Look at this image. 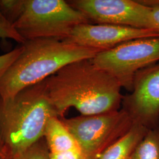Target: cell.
<instances>
[{
    "instance_id": "6da1fadb",
    "label": "cell",
    "mask_w": 159,
    "mask_h": 159,
    "mask_svg": "<svg viewBox=\"0 0 159 159\" xmlns=\"http://www.w3.org/2000/svg\"><path fill=\"white\" fill-rule=\"evenodd\" d=\"M45 81L60 118L70 107L83 116L117 111L123 99L117 80L98 68L93 58L70 63Z\"/></svg>"
},
{
    "instance_id": "7a4b0ae2",
    "label": "cell",
    "mask_w": 159,
    "mask_h": 159,
    "mask_svg": "<svg viewBox=\"0 0 159 159\" xmlns=\"http://www.w3.org/2000/svg\"><path fill=\"white\" fill-rule=\"evenodd\" d=\"M22 51L0 80V98L15 96L45 80L70 63L92 59L100 51L64 40L41 39L26 41Z\"/></svg>"
},
{
    "instance_id": "3957f363",
    "label": "cell",
    "mask_w": 159,
    "mask_h": 159,
    "mask_svg": "<svg viewBox=\"0 0 159 159\" xmlns=\"http://www.w3.org/2000/svg\"><path fill=\"white\" fill-rule=\"evenodd\" d=\"M58 114L46 81L29 86L12 97L0 98V125L4 147L16 159L44 138L49 121Z\"/></svg>"
},
{
    "instance_id": "277c9868",
    "label": "cell",
    "mask_w": 159,
    "mask_h": 159,
    "mask_svg": "<svg viewBox=\"0 0 159 159\" xmlns=\"http://www.w3.org/2000/svg\"><path fill=\"white\" fill-rule=\"evenodd\" d=\"M81 12L63 0H24L13 26L24 40H66L77 25L89 23Z\"/></svg>"
},
{
    "instance_id": "5b68a950",
    "label": "cell",
    "mask_w": 159,
    "mask_h": 159,
    "mask_svg": "<svg viewBox=\"0 0 159 159\" xmlns=\"http://www.w3.org/2000/svg\"><path fill=\"white\" fill-rule=\"evenodd\" d=\"M60 120L74 136L87 159H97L128 133L136 122L125 108Z\"/></svg>"
},
{
    "instance_id": "8992f818",
    "label": "cell",
    "mask_w": 159,
    "mask_h": 159,
    "mask_svg": "<svg viewBox=\"0 0 159 159\" xmlns=\"http://www.w3.org/2000/svg\"><path fill=\"white\" fill-rule=\"evenodd\" d=\"M159 61V37L131 40L97 53L93 61L98 68L132 91L137 73Z\"/></svg>"
},
{
    "instance_id": "52a82bcc",
    "label": "cell",
    "mask_w": 159,
    "mask_h": 159,
    "mask_svg": "<svg viewBox=\"0 0 159 159\" xmlns=\"http://www.w3.org/2000/svg\"><path fill=\"white\" fill-rule=\"evenodd\" d=\"M70 6L97 24L123 25L150 30L152 7L140 1L74 0Z\"/></svg>"
},
{
    "instance_id": "ba28073f",
    "label": "cell",
    "mask_w": 159,
    "mask_h": 159,
    "mask_svg": "<svg viewBox=\"0 0 159 159\" xmlns=\"http://www.w3.org/2000/svg\"><path fill=\"white\" fill-rule=\"evenodd\" d=\"M131 91L125 99V109L137 123L148 129L156 127L159 119V64L139 71Z\"/></svg>"
},
{
    "instance_id": "9c48e42d",
    "label": "cell",
    "mask_w": 159,
    "mask_h": 159,
    "mask_svg": "<svg viewBox=\"0 0 159 159\" xmlns=\"http://www.w3.org/2000/svg\"><path fill=\"white\" fill-rule=\"evenodd\" d=\"M155 37H159V33L149 29L84 23L75 27L64 41L101 52L131 40Z\"/></svg>"
},
{
    "instance_id": "30bf717a",
    "label": "cell",
    "mask_w": 159,
    "mask_h": 159,
    "mask_svg": "<svg viewBox=\"0 0 159 159\" xmlns=\"http://www.w3.org/2000/svg\"><path fill=\"white\" fill-rule=\"evenodd\" d=\"M149 129L135 122L128 133L107 148L97 159H130L134 150Z\"/></svg>"
},
{
    "instance_id": "8fae6325",
    "label": "cell",
    "mask_w": 159,
    "mask_h": 159,
    "mask_svg": "<svg viewBox=\"0 0 159 159\" xmlns=\"http://www.w3.org/2000/svg\"><path fill=\"white\" fill-rule=\"evenodd\" d=\"M44 138L50 153H63L81 150L74 136L58 117H53L49 121Z\"/></svg>"
},
{
    "instance_id": "7c38bea8",
    "label": "cell",
    "mask_w": 159,
    "mask_h": 159,
    "mask_svg": "<svg viewBox=\"0 0 159 159\" xmlns=\"http://www.w3.org/2000/svg\"><path fill=\"white\" fill-rule=\"evenodd\" d=\"M130 159H159V129H150L134 150Z\"/></svg>"
},
{
    "instance_id": "4fadbf2b",
    "label": "cell",
    "mask_w": 159,
    "mask_h": 159,
    "mask_svg": "<svg viewBox=\"0 0 159 159\" xmlns=\"http://www.w3.org/2000/svg\"><path fill=\"white\" fill-rule=\"evenodd\" d=\"M24 0H0V11L12 24L20 16Z\"/></svg>"
},
{
    "instance_id": "5bb4252c",
    "label": "cell",
    "mask_w": 159,
    "mask_h": 159,
    "mask_svg": "<svg viewBox=\"0 0 159 159\" xmlns=\"http://www.w3.org/2000/svg\"><path fill=\"white\" fill-rule=\"evenodd\" d=\"M40 140L16 159H50L47 143Z\"/></svg>"
},
{
    "instance_id": "9a60e30c",
    "label": "cell",
    "mask_w": 159,
    "mask_h": 159,
    "mask_svg": "<svg viewBox=\"0 0 159 159\" xmlns=\"http://www.w3.org/2000/svg\"><path fill=\"white\" fill-rule=\"evenodd\" d=\"M0 38L15 40L23 44L25 40L18 33L17 30L0 11Z\"/></svg>"
},
{
    "instance_id": "2e32d148",
    "label": "cell",
    "mask_w": 159,
    "mask_h": 159,
    "mask_svg": "<svg viewBox=\"0 0 159 159\" xmlns=\"http://www.w3.org/2000/svg\"><path fill=\"white\" fill-rule=\"evenodd\" d=\"M22 51V46L0 56V80Z\"/></svg>"
},
{
    "instance_id": "e0dca14e",
    "label": "cell",
    "mask_w": 159,
    "mask_h": 159,
    "mask_svg": "<svg viewBox=\"0 0 159 159\" xmlns=\"http://www.w3.org/2000/svg\"><path fill=\"white\" fill-rule=\"evenodd\" d=\"M50 159H87L81 150L70 151L63 153H50Z\"/></svg>"
},
{
    "instance_id": "ac0fdd59",
    "label": "cell",
    "mask_w": 159,
    "mask_h": 159,
    "mask_svg": "<svg viewBox=\"0 0 159 159\" xmlns=\"http://www.w3.org/2000/svg\"><path fill=\"white\" fill-rule=\"evenodd\" d=\"M150 14V30L159 34V6L152 7Z\"/></svg>"
},
{
    "instance_id": "d6986e66",
    "label": "cell",
    "mask_w": 159,
    "mask_h": 159,
    "mask_svg": "<svg viewBox=\"0 0 159 159\" xmlns=\"http://www.w3.org/2000/svg\"><path fill=\"white\" fill-rule=\"evenodd\" d=\"M140 1L143 4L150 7L159 6V0H143Z\"/></svg>"
},
{
    "instance_id": "ffe728a7",
    "label": "cell",
    "mask_w": 159,
    "mask_h": 159,
    "mask_svg": "<svg viewBox=\"0 0 159 159\" xmlns=\"http://www.w3.org/2000/svg\"><path fill=\"white\" fill-rule=\"evenodd\" d=\"M0 159H12V158L6 153L0 152Z\"/></svg>"
},
{
    "instance_id": "44dd1931",
    "label": "cell",
    "mask_w": 159,
    "mask_h": 159,
    "mask_svg": "<svg viewBox=\"0 0 159 159\" xmlns=\"http://www.w3.org/2000/svg\"><path fill=\"white\" fill-rule=\"evenodd\" d=\"M4 148V144L2 140V133H1V128L0 125V150H3Z\"/></svg>"
}]
</instances>
